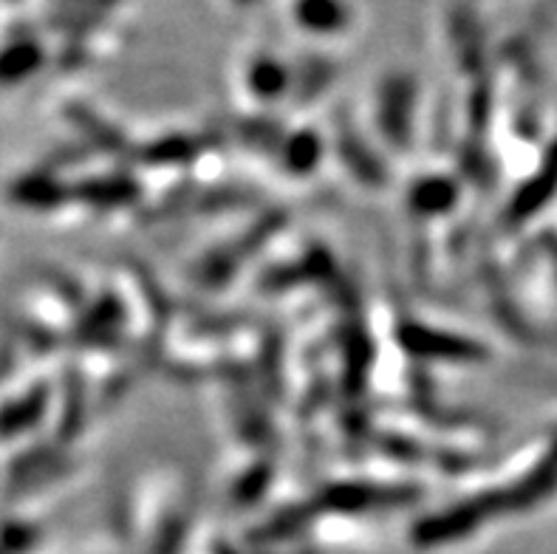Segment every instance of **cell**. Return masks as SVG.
Returning a JSON list of instances; mask_svg holds the SVG:
<instances>
[{
    "label": "cell",
    "mask_w": 557,
    "mask_h": 554,
    "mask_svg": "<svg viewBox=\"0 0 557 554\" xmlns=\"http://www.w3.org/2000/svg\"><path fill=\"white\" fill-rule=\"evenodd\" d=\"M252 83L258 85V88H255V91H277L275 85H281V83H283V71H281V65L272 63V60H261V63H255Z\"/></svg>",
    "instance_id": "3957f363"
},
{
    "label": "cell",
    "mask_w": 557,
    "mask_h": 554,
    "mask_svg": "<svg viewBox=\"0 0 557 554\" xmlns=\"http://www.w3.org/2000/svg\"><path fill=\"white\" fill-rule=\"evenodd\" d=\"M40 65V49L32 40H17L14 46L0 49V83H14L26 77Z\"/></svg>",
    "instance_id": "7a4b0ae2"
},
{
    "label": "cell",
    "mask_w": 557,
    "mask_h": 554,
    "mask_svg": "<svg viewBox=\"0 0 557 554\" xmlns=\"http://www.w3.org/2000/svg\"><path fill=\"white\" fill-rule=\"evenodd\" d=\"M295 17L311 32H337L348 23V9L343 0H297Z\"/></svg>",
    "instance_id": "6da1fadb"
},
{
    "label": "cell",
    "mask_w": 557,
    "mask_h": 554,
    "mask_svg": "<svg viewBox=\"0 0 557 554\" xmlns=\"http://www.w3.org/2000/svg\"><path fill=\"white\" fill-rule=\"evenodd\" d=\"M240 3H249V0H240Z\"/></svg>",
    "instance_id": "277c9868"
}]
</instances>
